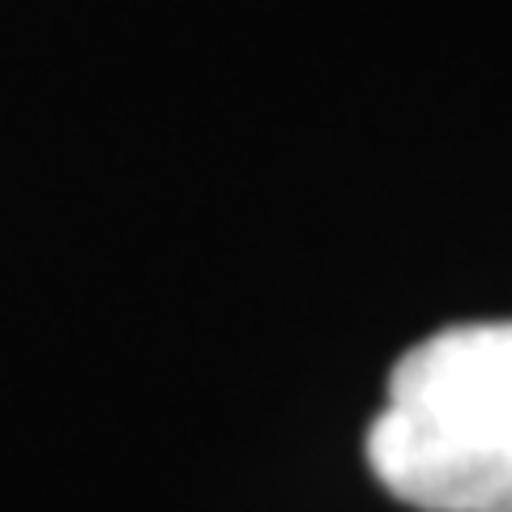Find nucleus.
Wrapping results in <instances>:
<instances>
[{
    "label": "nucleus",
    "instance_id": "1",
    "mask_svg": "<svg viewBox=\"0 0 512 512\" xmlns=\"http://www.w3.org/2000/svg\"><path fill=\"white\" fill-rule=\"evenodd\" d=\"M380 487L423 512H512V320L410 346L367 431Z\"/></svg>",
    "mask_w": 512,
    "mask_h": 512
}]
</instances>
